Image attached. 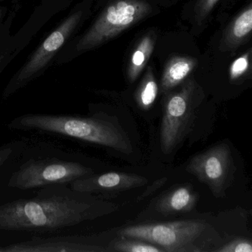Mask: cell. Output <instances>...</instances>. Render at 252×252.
<instances>
[{
    "mask_svg": "<svg viewBox=\"0 0 252 252\" xmlns=\"http://www.w3.org/2000/svg\"><path fill=\"white\" fill-rule=\"evenodd\" d=\"M36 197L0 206V230L44 231L73 226L111 213L112 203L63 185L48 186Z\"/></svg>",
    "mask_w": 252,
    "mask_h": 252,
    "instance_id": "6da1fadb",
    "label": "cell"
},
{
    "mask_svg": "<svg viewBox=\"0 0 252 252\" xmlns=\"http://www.w3.org/2000/svg\"><path fill=\"white\" fill-rule=\"evenodd\" d=\"M7 126L11 129L38 131L81 140L125 154L133 151L129 136L119 122L103 113L91 116L29 113L16 118Z\"/></svg>",
    "mask_w": 252,
    "mask_h": 252,
    "instance_id": "7a4b0ae2",
    "label": "cell"
},
{
    "mask_svg": "<svg viewBox=\"0 0 252 252\" xmlns=\"http://www.w3.org/2000/svg\"><path fill=\"white\" fill-rule=\"evenodd\" d=\"M119 234L153 243L164 252H215L222 243L217 230L202 220L135 224L125 227Z\"/></svg>",
    "mask_w": 252,
    "mask_h": 252,
    "instance_id": "3957f363",
    "label": "cell"
},
{
    "mask_svg": "<svg viewBox=\"0 0 252 252\" xmlns=\"http://www.w3.org/2000/svg\"><path fill=\"white\" fill-rule=\"evenodd\" d=\"M91 2L92 0H83L76 4L64 20L42 39L7 84L2 93L3 99H7L39 79L54 64L62 50L76 36L88 17Z\"/></svg>",
    "mask_w": 252,
    "mask_h": 252,
    "instance_id": "277c9868",
    "label": "cell"
},
{
    "mask_svg": "<svg viewBox=\"0 0 252 252\" xmlns=\"http://www.w3.org/2000/svg\"><path fill=\"white\" fill-rule=\"evenodd\" d=\"M150 6L142 0H117L108 5L91 27L73 36L55 60L57 65L68 63L82 54L101 46L149 14Z\"/></svg>",
    "mask_w": 252,
    "mask_h": 252,
    "instance_id": "5b68a950",
    "label": "cell"
},
{
    "mask_svg": "<svg viewBox=\"0 0 252 252\" xmlns=\"http://www.w3.org/2000/svg\"><path fill=\"white\" fill-rule=\"evenodd\" d=\"M80 163L57 158L32 159L11 175L8 187L27 190L51 185H64L94 174Z\"/></svg>",
    "mask_w": 252,
    "mask_h": 252,
    "instance_id": "8992f818",
    "label": "cell"
},
{
    "mask_svg": "<svg viewBox=\"0 0 252 252\" xmlns=\"http://www.w3.org/2000/svg\"><path fill=\"white\" fill-rule=\"evenodd\" d=\"M194 85L189 82L170 94L163 106L160 147L165 154L173 152L187 136L195 117Z\"/></svg>",
    "mask_w": 252,
    "mask_h": 252,
    "instance_id": "52a82bcc",
    "label": "cell"
},
{
    "mask_svg": "<svg viewBox=\"0 0 252 252\" xmlns=\"http://www.w3.org/2000/svg\"><path fill=\"white\" fill-rule=\"evenodd\" d=\"M187 170L208 186L215 197H225L234 172L229 146L220 143L196 155L189 162Z\"/></svg>",
    "mask_w": 252,
    "mask_h": 252,
    "instance_id": "ba28073f",
    "label": "cell"
},
{
    "mask_svg": "<svg viewBox=\"0 0 252 252\" xmlns=\"http://www.w3.org/2000/svg\"><path fill=\"white\" fill-rule=\"evenodd\" d=\"M108 249L84 236L35 237L29 241L0 246V252H104Z\"/></svg>",
    "mask_w": 252,
    "mask_h": 252,
    "instance_id": "9c48e42d",
    "label": "cell"
},
{
    "mask_svg": "<svg viewBox=\"0 0 252 252\" xmlns=\"http://www.w3.org/2000/svg\"><path fill=\"white\" fill-rule=\"evenodd\" d=\"M149 180L142 175L111 172L79 178L70 184L72 189L87 194H113L146 185Z\"/></svg>",
    "mask_w": 252,
    "mask_h": 252,
    "instance_id": "30bf717a",
    "label": "cell"
},
{
    "mask_svg": "<svg viewBox=\"0 0 252 252\" xmlns=\"http://www.w3.org/2000/svg\"><path fill=\"white\" fill-rule=\"evenodd\" d=\"M198 194L189 185L174 187L158 198L155 209L163 215H176L191 212L195 207Z\"/></svg>",
    "mask_w": 252,
    "mask_h": 252,
    "instance_id": "8fae6325",
    "label": "cell"
},
{
    "mask_svg": "<svg viewBox=\"0 0 252 252\" xmlns=\"http://www.w3.org/2000/svg\"><path fill=\"white\" fill-rule=\"evenodd\" d=\"M195 60L186 57H176L166 66L161 79V91L167 93L178 86L195 66Z\"/></svg>",
    "mask_w": 252,
    "mask_h": 252,
    "instance_id": "7c38bea8",
    "label": "cell"
},
{
    "mask_svg": "<svg viewBox=\"0 0 252 252\" xmlns=\"http://www.w3.org/2000/svg\"><path fill=\"white\" fill-rule=\"evenodd\" d=\"M252 30V8L251 5L234 20L225 35L224 48H234L249 36Z\"/></svg>",
    "mask_w": 252,
    "mask_h": 252,
    "instance_id": "4fadbf2b",
    "label": "cell"
},
{
    "mask_svg": "<svg viewBox=\"0 0 252 252\" xmlns=\"http://www.w3.org/2000/svg\"><path fill=\"white\" fill-rule=\"evenodd\" d=\"M154 48V41L150 36H144L132 54L128 69V77L131 82L136 80L147 64Z\"/></svg>",
    "mask_w": 252,
    "mask_h": 252,
    "instance_id": "5bb4252c",
    "label": "cell"
},
{
    "mask_svg": "<svg viewBox=\"0 0 252 252\" xmlns=\"http://www.w3.org/2000/svg\"><path fill=\"white\" fill-rule=\"evenodd\" d=\"M109 252H164L158 246L132 237H120L113 240L109 245Z\"/></svg>",
    "mask_w": 252,
    "mask_h": 252,
    "instance_id": "9a60e30c",
    "label": "cell"
},
{
    "mask_svg": "<svg viewBox=\"0 0 252 252\" xmlns=\"http://www.w3.org/2000/svg\"><path fill=\"white\" fill-rule=\"evenodd\" d=\"M158 93V87L150 70L136 94V101L140 108L144 110L151 108L157 98Z\"/></svg>",
    "mask_w": 252,
    "mask_h": 252,
    "instance_id": "2e32d148",
    "label": "cell"
},
{
    "mask_svg": "<svg viewBox=\"0 0 252 252\" xmlns=\"http://www.w3.org/2000/svg\"><path fill=\"white\" fill-rule=\"evenodd\" d=\"M252 241L249 239L235 238L220 246L214 252H252Z\"/></svg>",
    "mask_w": 252,
    "mask_h": 252,
    "instance_id": "e0dca14e",
    "label": "cell"
},
{
    "mask_svg": "<svg viewBox=\"0 0 252 252\" xmlns=\"http://www.w3.org/2000/svg\"><path fill=\"white\" fill-rule=\"evenodd\" d=\"M219 0H198L196 5V18L198 21L204 20Z\"/></svg>",
    "mask_w": 252,
    "mask_h": 252,
    "instance_id": "ac0fdd59",
    "label": "cell"
},
{
    "mask_svg": "<svg viewBox=\"0 0 252 252\" xmlns=\"http://www.w3.org/2000/svg\"><path fill=\"white\" fill-rule=\"evenodd\" d=\"M249 67V55H245L237 59L231 67L230 75L231 79H237L240 76L246 73Z\"/></svg>",
    "mask_w": 252,
    "mask_h": 252,
    "instance_id": "d6986e66",
    "label": "cell"
},
{
    "mask_svg": "<svg viewBox=\"0 0 252 252\" xmlns=\"http://www.w3.org/2000/svg\"><path fill=\"white\" fill-rule=\"evenodd\" d=\"M14 58L15 57L11 53L2 48L0 36V74Z\"/></svg>",
    "mask_w": 252,
    "mask_h": 252,
    "instance_id": "ffe728a7",
    "label": "cell"
},
{
    "mask_svg": "<svg viewBox=\"0 0 252 252\" xmlns=\"http://www.w3.org/2000/svg\"><path fill=\"white\" fill-rule=\"evenodd\" d=\"M14 144H10L0 147V166H2L14 153Z\"/></svg>",
    "mask_w": 252,
    "mask_h": 252,
    "instance_id": "44dd1931",
    "label": "cell"
},
{
    "mask_svg": "<svg viewBox=\"0 0 252 252\" xmlns=\"http://www.w3.org/2000/svg\"><path fill=\"white\" fill-rule=\"evenodd\" d=\"M166 178H161V179L158 180V181H156V182L153 184V187H151L152 188L148 189H147V191H145L144 192V194H143L141 196V197H138V200H142L143 198H144L145 197H147V196L150 195V194H151L153 192V191H156V189H158L160 188V187H161L162 185H163V184L166 183Z\"/></svg>",
    "mask_w": 252,
    "mask_h": 252,
    "instance_id": "7402d4cb",
    "label": "cell"
},
{
    "mask_svg": "<svg viewBox=\"0 0 252 252\" xmlns=\"http://www.w3.org/2000/svg\"><path fill=\"white\" fill-rule=\"evenodd\" d=\"M5 16H6V9L2 6H0V27L5 21V20L3 21L4 19L5 18Z\"/></svg>",
    "mask_w": 252,
    "mask_h": 252,
    "instance_id": "603a6c76",
    "label": "cell"
}]
</instances>
